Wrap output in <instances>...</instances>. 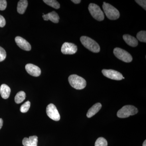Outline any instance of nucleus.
Segmentation results:
<instances>
[{"instance_id":"21","label":"nucleus","mask_w":146,"mask_h":146,"mask_svg":"<svg viewBox=\"0 0 146 146\" xmlns=\"http://www.w3.org/2000/svg\"><path fill=\"white\" fill-rule=\"evenodd\" d=\"M137 39L140 42H146V31H141L137 33L136 35Z\"/></svg>"},{"instance_id":"15","label":"nucleus","mask_w":146,"mask_h":146,"mask_svg":"<svg viewBox=\"0 0 146 146\" xmlns=\"http://www.w3.org/2000/svg\"><path fill=\"white\" fill-rule=\"evenodd\" d=\"M102 105L100 103H97L89 110L86 116L88 118H91L97 114L102 108Z\"/></svg>"},{"instance_id":"16","label":"nucleus","mask_w":146,"mask_h":146,"mask_svg":"<svg viewBox=\"0 0 146 146\" xmlns=\"http://www.w3.org/2000/svg\"><path fill=\"white\" fill-rule=\"evenodd\" d=\"M11 89L10 87L5 84H3L0 87V94L4 99H7L10 96Z\"/></svg>"},{"instance_id":"9","label":"nucleus","mask_w":146,"mask_h":146,"mask_svg":"<svg viewBox=\"0 0 146 146\" xmlns=\"http://www.w3.org/2000/svg\"><path fill=\"white\" fill-rule=\"evenodd\" d=\"M77 46L73 43L65 42L62 45L61 51L64 54H74L77 51Z\"/></svg>"},{"instance_id":"10","label":"nucleus","mask_w":146,"mask_h":146,"mask_svg":"<svg viewBox=\"0 0 146 146\" xmlns=\"http://www.w3.org/2000/svg\"><path fill=\"white\" fill-rule=\"evenodd\" d=\"M25 69L29 74L33 76L38 77L41 75V69L38 66L33 64L31 63L27 64Z\"/></svg>"},{"instance_id":"25","label":"nucleus","mask_w":146,"mask_h":146,"mask_svg":"<svg viewBox=\"0 0 146 146\" xmlns=\"http://www.w3.org/2000/svg\"><path fill=\"white\" fill-rule=\"evenodd\" d=\"M135 1L139 5L142 7L145 10H146V1L145 0H136Z\"/></svg>"},{"instance_id":"20","label":"nucleus","mask_w":146,"mask_h":146,"mask_svg":"<svg viewBox=\"0 0 146 146\" xmlns=\"http://www.w3.org/2000/svg\"><path fill=\"white\" fill-rule=\"evenodd\" d=\"M108 142L106 139L103 137H100L97 139L95 146H107Z\"/></svg>"},{"instance_id":"12","label":"nucleus","mask_w":146,"mask_h":146,"mask_svg":"<svg viewBox=\"0 0 146 146\" xmlns=\"http://www.w3.org/2000/svg\"><path fill=\"white\" fill-rule=\"evenodd\" d=\"M43 19L45 21L50 20L54 23H58L59 22V16L55 11H52L48 14H44L42 16Z\"/></svg>"},{"instance_id":"11","label":"nucleus","mask_w":146,"mask_h":146,"mask_svg":"<svg viewBox=\"0 0 146 146\" xmlns=\"http://www.w3.org/2000/svg\"><path fill=\"white\" fill-rule=\"evenodd\" d=\"M15 40L17 45L22 49L28 51L31 50V45L23 37L19 36H16Z\"/></svg>"},{"instance_id":"17","label":"nucleus","mask_w":146,"mask_h":146,"mask_svg":"<svg viewBox=\"0 0 146 146\" xmlns=\"http://www.w3.org/2000/svg\"><path fill=\"white\" fill-rule=\"evenodd\" d=\"M28 3L27 0H21L18 2L17 10L18 13L23 14L27 7Z\"/></svg>"},{"instance_id":"18","label":"nucleus","mask_w":146,"mask_h":146,"mask_svg":"<svg viewBox=\"0 0 146 146\" xmlns=\"http://www.w3.org/2000/svg\"><path fill=\"white\" fill-rule=\"evenodd\" d=\"M26 98V94L23 91H21L16 94L15 97V101L16 104H19L24 101Z\"/></svg>"},{"instance_id":"8","label":"nucleus","mask_w":146,"mask_h":146,"mask_svg":"<svg viewBox=\"0 0 146 146\" xmlns=\"http://www.w3.org/2000/svg\"><path fill=\"white\" fill-rule=\"evenodd\" d=\"M102 73L105 76L111 79L116 80H121L123 79L122 74L114 70L104 69L102 70Z\"/></svg>"},{"instance_id":"5","label":"nucleus","mask_w":146,"mask_h":146,"mask_svg":"<svg viewBox=\"0 0 146 146\" xmlns=\"http://www.w3.org/2000/svg\"><path fill=\"white\" fill-rule=\"evenodd\" d=\"M88 9L91 16L97 21H102L104 20V13L98 5L94 3H90Z\"/></svg>"},{"instance_id":"2","label":"nucleus","mask_w":146,"mask_h":146,"mask_svg":"<svg viewBox=\"0 0 146 146\" xmlns=\"http://www.w3.org/2000/svg\"><path fill=\"white\" fill-rule=\"evenodd\" d=\"M71 86L77 90H81L86 87V82L83 78L76 74L71 75L68 78Z\"/></svg>"},{"instance_id":"3","label":"nucleus","mask_w":146,"mask_h":146,"mask_svg":"<svg viewBox=\"0 0 146 146\" xmlns=\"http://www.w3.org/2000/svg\"><path fill=\"white\" fill-rule=\"evenodd\" d=\"M102 7L106 15L110 20H116L119 18V12L113 6L108 3L104 2Z\"/></svg>"},{"instance_id":"26","label":"nucleus","mask_w":146,"mask_h":146,"mask_svg":"<svg viewBox=\"0 0 146 146\" xmlns=\"http://www.w3.org/2000/svg\"><path fill=\"white\" fill-rule=\"evenodd\" d=\"M6 25V21L5 19L1 15H0V27H3Z\"/></svg>"},{"instance_id":"22","label":"nucleus","mask_w":146,"mask_h":146,"mask_svg":"<svg viewBox=\"0 0 146 146\" xmlns=\"http://www.w3.org/2000/svg\"><path fill=\"white\" fill-rule=\"evenodd\" d=\"M31 103L29 101H27L21 106L20 108V111L22 113L27 112L30 107Z\"/></svg>"},{"instance_id":"1","label":"nucleus","mask_w":146,"mask_h":146,"mask_svg":"<svg viewBox=\"0 0 146 146\" xmlns=\"http://www.w3.org/2000/svg\"><path fill=\"white\" fill-rule=\"evenodd\" d=\"M80 42L86 48L94 53L99 52L100 48L99 45L95 40L86 36H82L80 38Z\"/></svg>"},{"instance_id":"27","label":"nucleus","mask_w":146,"mask_h":146,"mask_svg":"<svg viewBox=\"0 0 146 146\" xmlns=\"http://www.w3.org/2000/svg\"><path fill=\"white\" fill-rule=\"evenodd\" d=\"M72 1V2L74 3L75 4H76L80 3L81 1L80 0H72V1Z\"/></svg>"},{"instance_id":"7","label":"nucleus","mask_w":146,"mask_h":146,"mask_svg":"<svg viewBox=\"0 0 146 146\" xmlns=\"http://www.w3.org/2000/svg\"><path fill=\"white\" fill-rule=\"evenodd\" d=\"M48 117L55 121H58L60 119V115L55 106L52 104L48 105L46 109Z\"/></svg>"},{"instance_id":"24","label":"nucleus","mask_w":146,"mask_h":146,"mask_svg":"<svg viewBox=\"0 0 146 146\" xmlns=\"http://www.w3.org/2000/svg\"><path fill=\"white\" fill-rule=\"evenodd\" d=\"M7 6V2L5 0H0V10H5Z\"/></svg>"},{"instance_id":"19","label":"nucleus","mask_w":146,"mask_h":146,"mask_svg":"<svg viewBox=\"0 0 146 146\" xmlns=\"http://www.w3.org/2000/svg\"><path fill=\"white\" fill-rule=\"evenodd\" d=\"M43 1L47 5L55 9H58L60 7V5L57 1L55 0H44Z\"/></svg>"},{"instance_id":"6","label":"nucleus","mask_w":146,"mask_h":146,"mask_svg":"<svg viewBox=\"0 0 146 146\" xmlns=\"http://www.w3.org/2000/svg\"><path fill=\"white\" fill-rule=\"evenodd\" d=\"M113 53L118 59L126 63H130L133 60L132 56L129 53L120 48H115Z\"/></svg>"},{"instance_id":"29","label":"nucleus","mask_w":146,"mask_h":146,"mask_svg":"<svg viewBox=\"0 0 146 146\" xmlns=\"http://www.w3.org/2000/svg\"><path fill=\"white\" fill-rule=\"evenodd\" d=\"M143 146H146V141L145 140L143 143Z\"/></svg>"},{"instance_id":"13","label":"nucleus","mask_w":146,"mask_h":146,"mask_svg":"<svg viewBox=\"0 0 146 146\" xmlns=\"http://www.w3.org/2000/svg\"><path fill=\"white\" fill-rule=\"evenodd\" d=\"M38 137L36 136H31L29 138H25L23 140L24 146H37Z\"/></svg>"},{"instance_id":"14","label":"nucleus","mask_w":146,"mask_h":146,"mask_svg":"<svg viewBox=\"0 0 146 146\" xmlns=\"http://www.w3.org/2000/svg\"><path fill=\"white\" fill-rule=\"evenodd\" d=\"M123 39L125 42L130 46L135 47L138 45V40L135 37L129 35H123Z\"/></svg>"},{"instance_id":"4","label":"nucleus","mask_w":146,"mask_h":146,"mask_svg":"<svg viewBox=\"0 0 146 146\" xmlns=\"http://www.w3.org/2000/svg\"><path fill=\"white\" fill-rule=\"evenodd\" d=\"M138 112V109L133 106H125L118 111L117 116L120 118H127L131 115H136Z\"/></svg>"},{"instance_id":"30","label":"nucleus","mask_w":146,"mask_h":146,"mask_svg":"<svg viewBox=\"0 0 146 146\" xmlns=\"http://www.w3.org/2000/svg\"><path fill=\"white\" fill-rule=\"evenodd\" d=\"M123 79H125V78L123 77Z\"/></svg>"},{"instance_id":"28","label":"nucleus","mask_w":146,"mask_h":146,"mask_svg":"<svg viewBox=\"0 0 146 146\" xmlns=\"http://www.w3.org/2000/svg\"><path fill=\"white\" fill-rule=\"evenodd\" d=\"M3 123V121L2 119L0 118V129H1V128L2 127Z\"/></svg>"},{"instance_id":"23","label":"nucleus","mask_w":146,"mask_h":146,"mask_svg":"<svg viewBox=\"0 0 146 146\" xmlns=\"http://www.w3.org/2000/svg\"><path fill=\"white\" fill-rule=\"evenodd\" d=\"M7 56L6 52L2 47L0 46V62L3 61Z\"/></svg>"}]
</instances>
